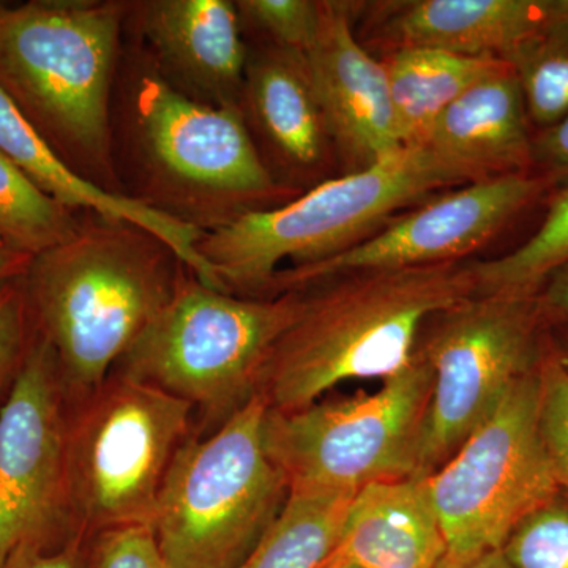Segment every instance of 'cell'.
<instances>
[{
  "instance_id": "83f0119b",
  "label": "cell",
  "mask_w": 568,
  "mask_h": 568,
  "mask_svg": "<svg viewBox=\"0 0 568 568\" xmlns=\"http://www.w3.org/2000/svg\"><path fill=\"white\" fill-rule=\"evenodd\" d=\"M36 338L24 276L0 283V409L13 390Z\"/></svg>"
},
{
  "instance_id": "5bb4252c",
  "label": "cell",
  "mask_w": 568,
  "mask_h": 568,
  "mask_svg": "<svg viewBox=\"0 0 568 568\" xmlns=\"http://www.w3.org/2000/svg\"><path fill=\"white\" fill-rule=\"evenodd\" d=\"M125 28L179 92L212 106H241L248 48L231 0L129 2Z\"/></svg>"
},
{
  "instance_id": "8992f818",
  "label": "cell",
  "mask_w": 568,
  "mask_h": 568,
  "mask_svg": "<svg viewBox=\"0 0 568 568\" xmlns=\"http://www.w3.org/2000/svg\"><path fill=\"white\" fill-rule=\"evenodd\" d=\"M305 302V293L246 297L213 290L185 267L114 372L185 399L219 428L256 395L268 354Z\"/></svg>"
},
{
  "instance_id": "d6a6232c",
  "label": "cell",
  "mask_w": 568,
  "mask_h": 568,
  "mask_svg": "<svg viewBox=\"0 0 568 568\" xmlns=\"http://www.w3.org/2000/svg\"><path fill=\"white\" fill-rule=\"evenodd\" d=\"M537 305L545 324L568 323V263L549 276L538 291Z\"/></svg>"
},
{
  "instance_id": "7a4b0ae2",
  "label": "cell",
  "mask_w": 568,
  "mask_h": 568,
  "mask_svg": "<svg viewBox=\"0 0 568 568\" xmlns=\"http://www.w3.org/2000/svg\"><path fill=\"white\" fill-rule=\"evenodd\" d=\"M305 308L275 343L256 395L271 413H293L353 379L405 369L429 317L476 295L470 263L336 276L302 291Z\"/></svg>"
},
{
  "instance_id": "8fae6325",
  "label": "cell",
  "mask_w": 568,
  "mask_h": 568,
  "mask_svg": "<svg viewBox=\"0 0 568 568\" xmlns=\"http://www.w3.org/2000/svg\"><path fill=\"white\" fill-rule=\"evenodd\" d=\"M544 325L537 295H474L426 321L416 346L433 372L422 476L446 465L508 388L537 372Z\"/></svg>"
},
{
  "instance_id": "4316f807",
  "label": "cell",
  "mask_w": 568,
  "mask_h": 568,
  "mask_svg": "<svg viewBox=\"0 0 568 568\" xmlns=\"http://www.w3.org/2000/svg\"><path fill=\"white\" fill-rule=\"evenodd\" d=\"M514 568H568V504L559 495L511 530L500 548Z\"/></svg>"
},
{
  "instance_id": "ffe728a7",
  "label": "cell",
  "mask_w": 568,
  "mask_h": 568,
  "mask_svg": "<svg viewBox=\"0 0 568 568\" xmlns=\"http://www.w3.org/2000/svg\"><path fill=\"white\" fill-rule=\"evenodd\" d=\"M426 144L480 179L521 174L532 162L528 111L510 63L459 95Z\"/></svg>"
},
{
  "instance_id": "d6986e66",
  "label": "cell",
  "mask_w": 568,
  "mask_h": 568,
  "mask_svg": "<svg viewBox=\"0 0 568 568\" xmlns=\"http://www.w3.org/2000/svg\"><path fill=\"white\" fill-rule=\"evenodd\" d=\"M446 552L426 477L416 476L361 489L334 555L358 568H437Z\"/></svg>"
},
{
  "instance_id": "484cf974",
  "label": "cell",
  "mask_w": 568,
  "mask_h": 568,
  "mask_svg": "<svg viewBox=\"0 0 568 568\" xmlns=\"http://www.w3.org/2000/svg\"><path fill=\"white\" fill-rule=\"evenodd\" d=\"M242 31L260 33L268 47L306 54L323 26L324 2L317 0H239Z\"/></svg>"
},
{
  "instance_id": "4dcf8cb0",
  "label": "cell",
  "mask_w": 568,
  "mask_h": 568,
  "mask_svg": "<svg viewBox=\"0 0 568 568\" xmlns=\"http://www.w3.org/2000/svg\"><path fill=\"white\" fill-rule=\"evenodd\" d=\"M89 540L73 538L65 547L44 551L40 548H21L7 559L2 568H88L85 545Z\"/></svg>"
},
{
  "instance_id": "44dd1931",
  "label": "cell",
  "mask_w": 568,
  "mask_h": 568,
  "mask_svg": "<svg viewBox=\"0 0 568 568\" xmlns=\"http://www.w3.org/2000/svg\"><path fill=\"white\" fill-rule=\"evenodd\" d=\"M398 140L405 145L428 141L437 119L467 89L506 69L496 58H474L426 47L395 48L383 61Z\"/></svg>"
},
{
  "instance_id": "52a82bcc",
  "label": "cell",
  "mask_w": 568,
  "mask_h": 568,
  "mask_svg": "<svg viewBox=\"0 0 568 568\" xmlns=\"http://www.w3.org/2000/svg\"><path fill=\"white\" fill-rule=\"evenodd\" d=\"M267 410L254 395L179 448L151 525L170 568H237L274 525L290 485L265 447Z\"/></svg>"
},
{
  "instance_id": "d4e9b609",
  "label": "cell",
  "mask_w": 568,
  "mask_h": 568,
  "mask_svg": "<svg viewBox=\"0 0 568 568\" xmlns=\"http://www.w3.org/2000/svg\"><path fill=\"white\" fill-rule=\"evenodd\" d=\"M517 73L528 118L555 125L568 114V20L534 37L507 59Z\"/></svg>"
},
{
  "instance_id": "1f68e13d",
  "label": "cell",
  "mask_w": 568,
  "mask_h": 568,
  "mask_svg": "<svg viewBox=\"0 0 568 568\" xmlns=\"http://www.w3.org/2000/svg\"><path fill=\"white\" fill-rule=\"evenodd\" d=\"M532 162L555 175H568V114L532 141Z\"/></svg>"
},
{
  "instance_id": "cb8c5ba5",
  "label": "cell",
  "mask_w": 568,
  "mask_h": 568,
  "mask_svg": "<svg viewBox=\"0 0 568 568\" xmlns=\"http://www.w3.org/2000/svg\"><path fill=\"white\" fill-rule=\"evenodd\" d=\"M81 222L0 152V245L37 256L73 237Z\"/></svg>"
},
{
  "instance_id": "836d02e7",
  "label": "cell",
  "mask_w": 568,
  "mask_h": 568,
  "mask_svg": "<svg viewBox=\"0 0 568 568\" xmlns=\"http://www.w3.org/2000/svg\"><path fill=\"white\" fill-rule=\"evenodd\" d=\"M32 254L17 252L0 245V283L22 278L31 267Z\"/></svg>"
},
{
  "instance_id": "5b68a950",
  "label": "cell",
  "mask_w": 568,
  "mask_h": 568,
  "mask_svg": "<svg viewBox=\"0 0 568 568\" xmlns=\"http://www.w3.org/2000/svg\"><path fill=\"white\" fill-rule=\"evenodd\" d=\"M476 181L481 179L432 145H405L365 170L204 234L197 252L227 293L263 297L284 260L293 267L328 260L375 234L399 209Z\"/></svg>"
},
{
  "instance_id": "7402d4cb",
  "label": "cell",
  "mask_w": 568,
  "mask_h": 568,
  "mask_svg": "<svg viewBox=\"0 0 568 568\" xmlns=\"http://www.w3.org/2000/svg\"><path fill=\"white\" fill-rule=\"evenodd\" d=\"M354 496L290 491L274 525L237 568H323L338 545Z\"/></svg>"
},
{
  "instance_id": "f1b7e54d",
  "label": "cell",
  "mask_w": 568,
  "mask_h": 568,
  "mask_svg": "<svg viewBox=\"0 0 568 568\" xmlns=\"http://www.w3.org/2000/svg\"><path fill=\"white\" fill-rule=\"evenodd\" d=\"M540 379V433L549 465L560 488L568 489V364L559 355L545 354Z\"/></svg>"
},
{
  "instance_id": "2e32d148",
  "label": "cell",
  "mask_w": 568,
  "mask_h": 568,
  "mask_svg": "<svg viewBox=\"0 0 568 568\" xmlns=\"http://www.w3.org/2000/svg\"><path fill=\"white\" fill-rule=\"evenodd\" d=\"M376 36L390 47H426L507 61L568 20V0H416L387 3Z\"/></svg>"
},
{
  "instance_id": "ac0fdd59",
  "label": "cell",
  "mask_w": 568,
  "mask_h": 568,
  "mask_svg": "<svg viewBox=\"0 0 568 568\" xmlns=\"http://www.w3.org/2000/svg\"><path fill=\"white\" fill-rule=\"evenodd\" d=\"M0 152L48 196L73 212L95 213L110 220H123L159 237L173 250L181 263L201 283L223 290L219 276L197 252L203 239L201 231L126 194H115L93 185L69 164L63 163L47 141L18 110L13 100L0 89Z\"/></svg>"
},
{
  "instance_id": "30bf717a",
  "label": "cell",
  "mask_w": 568,
  "mask_h": 568,
  "mask_svg": "<svg viewBox=\"0 0 568 568\" xmlns=\"http://www.w3.org/2000/svg\"><path fill=\"white\" fill-rule=\"evenodd\" d=\"M426 488L455 562L503 548L523 518L559 495L541 440L538 369L508 388Z\"/></svg>"
},
{
  "instance_id": "d590c367",
  "label": "cell",
  "mask_w": 568,
  "mask_h": 568,
  "mask_svg": "<svg viewBox=\"0 0 568 568\" xmlns=\"http://www.w3.org/2000/svg\"><path fill=\"white\" fill-rule=\"evenodd\" d=\"M323 568H358L355 564L351 562L345 558H339V556L334 555L332 552L331 558L327 559V562L324 564Z\"/></svg>"
},
{
  "instance_id": "9a60e30c",
  "label": "cell",
  "mask_w": 568,
  "mask_h": 568,
  "mask_svg": "<svg viewBox=\"0 0 568 568\" xmlns=\"http://www.w3.org/2000/svg\"><path fill=\"white\" fill-rule=\"evenodd\" d=\"M353 7L324 2L323 26L306 52L332 145L346 173L365 170L403 148L386 69L355 40Z\"/></svg>"
},
{
  "instance_id": "9c48e42d",
  "label": "cell",
  "mask_w": 568,
  "mask_h": 568,
  "mask_svg": "<svg viewBox=\"0 0 568 568\" xmlns=\"http://www.w3.org/2000/svg\"><path fill=\"white\" fill-rule=\"evenodd\" d=\"M433 372L420 353L375 394L265 417V447L290 491L353 493L422 476Z\"/></svg>"
},
{
  "instance_id": "4fadbf2b",
  "label": "cell",
  "mask_w": 568,
  "mask_h": 568,
  "mask_svg": "<svg viewBox=\"0 0 568 568\" xmlns=\"http://www.w3.org/2000/svg\"><path fill=\"white\" fill-rule=\"evenodd\" d=\"M544 181L504 174L466 183L407 212L345 252L315 264L278 271L264 297L302 293L336 276L459 263L536 200Z\"/></svg>"
},
{
  "instance_id": "6da1fadb",
  "label": "cell",
  "mask_w": 568,
  "mask_h": 568,
  "mask_svg": "<svg viewBox=\"0 0 568 568\" xmlns=\"http://www.w3.org/2000/svg\"><path fill=\"white\" fill-rule=\"evenodd\" d=\"M185 268L136 224L85 213L69 241L33 256L24 275L37 334L54 354L67 407L114 372L162 312Z\"/></svg>"
},
{
  "instance_id": "e0dca14e",
  "label": "cell",
  "mask_w": 568,
  "mask_h": 568,
  "mask_svg": "<svg viewBox=\"0 0 568 568\" xmlns=\"http://www.w3.org/2000/svg\"><path fill=\"white\" fill-rule=\"evenodd\" d=\"M241 110L284 173L315 175L332 148L305 54L261 44L248 52Z\"/></svg>"
},
{
  "instance_id": "f546056e",
  "label": "cell",
  "mask_w": 568,
  "mask_h": 568,
  "mask_svg": "<svg viewBox=\"0 0 568 568\" xmlns=\"http://www.w3.org/2000/svg\"><path fill=\"white\" fill-rule=\"evenodd\" d=\"M91 568H170L151 526H125L93 538Z\"/></svg>"
},
{
  "instance_id": "277c9868",
  "label": "cell",
  "mask_w": 568,
  "mask_h": 568,
  "mask_svg": "<svg viewBox=\"0 0 568 568\" xmlns=\"http://www.w3.org/2000/svg\"><path fill=\"white\" fill-rule=\"evenodd\" d=\"M121 123L136 182L132 197L203 234L297 194L264 162L241 106L190 99L144 55H133Z\"/></svg>"
},
{
  "instance_id": "603a6c76",
  "label": "cell",
  "mask_w": 568,
  "mask_h": 568,
  "mask_svg": "<svg viewBox=\"0 0 568 568\" xmlns=\"http://www.w3.org/2000/svg\"><path fill=\"white\" fill-rule=\"evenodd\" d=\"M568 263V186L552 200L545 222L526 244L506 256L470 263L476 295L529 297Z\"/></svg>"
},
{
  "instance_id": "7c38bea8",
  "label": "cell",
  "mask_w": 568,
  "mask_h": 568,
  "mask_svg": "<svg viewBox=\"0 0 568 568\" xmlns=\"http://www.w3.org/2000/svg\"><path fill=\"white\" fill-rule=\"evenodd\" d=\"M67 405L54 354L37 334L0 409V568L21 548L73 540L67 478Z\"/></svg>"
},
{
  "instance_id": "3957f363",
  "label": "cell",
  "mask_w": 568,
  "mask_h": 568,
  "mask_svg": "<svg viewBox=\"0 0 568 568\" xmlns=\"http://www.w3.org/2000/svg\"><path fill=\"white\" fill-rule=\"evenodd\" d=\"M126 13L129 0L0 6V89L63 163L115 194H126L112 125Z\"/></svg>"
},
{
  "instance_id": "e575fe53",
  "label": "cell",
  "mask_w": 568,
  "mask_h": 568,
  "mask_svg": "<svg viewBox=\"0 0 568 568\" xmlns=\"http://www.w3.org/2000/svg\"><path fill=\"white\" fill-rule=\"evenodd\" d=\"M437 568H514L510 564L507 562V559L504 558L503 551L497 549V551L485 552V555L478 556V558H474L470 560H465V562H455V560L447 559L444 556L443 560H440L439 566Z\"/></svg>"
},
{
  "instance_id": "ba28073f",
  "label": "cell",
  "mask_w": 568,
  "mask_h": 568,
  "mask_svg": "<svg viewBox=\"0 0 568 568\" xmlns=\"http://www.w3.org/2000/svg\"><path fill=\"white\" fill-rule=\"evenodd\" d=\"M194 407L185 399L112 372L67 407V478L74 537L151 526L156 499Z\"/></svg>"
},
{
  "instance_id": "8d00e7d4",
  "label": "cell",
  "mask_w": 568,
  "mask_h": 568,
  "mask_svg": "<svg viewBox=\"0 0 568 568\" xmlns=\"http://www.w3.org/2000/svg\"><path fill=\"white\" fill-rule=\"evenodd\" d=\"M3 246V245H2Z\"/></svg>"
}]
</instances>
